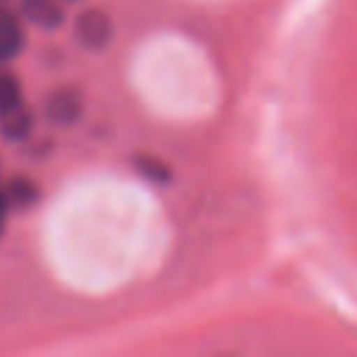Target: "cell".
Listing matches in <instances>:
<instances>
[{
	"mask_svg": "<svg viewBox=\"0 0 357 357\" xmlns=\"http://www.w3.org/2000/svg\"><path fill=\"white\" fill-rule=\"evenodd\" d=\"M11 206H8V201H6V195H3V187H0V234H3V229H6V212H8Z\"/></svg>",
	"mask_w": 357,
	"mask_h": 357,
	"instance_id": "9c48e42d",
	"label": "cell"
},
{
	"mask_svg": "<svg viewBox=\"0 0 357 357\" xmlns=\"http://www.w3.org/2000/svg\"><path fill=\"white\" fill-rule=\"evenodd\" d=\"M3 187V195H6V201H8V206L11 209H25V206H33L36 204V198H39V190H36V184L33 181H28V178H11L8 184H0Z\"/></svg>",
	"mask_w": 357,
	"mask_h": 357,
	"instance_id": "8992f818",
	"label": "cell"
},
{
	"mask_svg": "<svg viewBox=\"0 0 357 357\" xmlns=\"http://www.w3.org/2000/svg\"><path fill=\"white\" fill-rule=\"evenodd\" d=\"M22 14L28 22H33L36 28H47V31L64 22V11L59 0H22Z\"/></svg>",
	"mask_w": 357,
	"mask_h": 357,
	"instance_id": "277c9868",
	"label": "cell"
},
{
	"mask_svg": "<svg viewBox=\"0 0 357 357\" xmlns=\"http://www.w3.org/2000/svg\"><path fill=\"white\" fill-rule=\"evenodd\" d=\"M31 126H33V114L22 103H17L6 114H0V128H3V134L8 139H25L31 134Z\"/></svg>",
	"mask_w": 357,
	"mask_h": 357,
	"instance_id": "5b68a950",
	"label": "cell"
},
{
	"mask_svg": "<svg viewBox=\"0 0 357 357\" xmlns=\"http://www.w3.org/2000/svg\"><path fill=\"white\" fill-rule=\"evenodd\" d=\"M17 103H22L20 100V81H17L14 73H8V70L0 67V114H6L8 109H14Z\"/></svg>",
	"mask_w": 357,
	"mask_h": 357,
	"instance_id": "52a82bcc",
	"label": "cell"
},
{
	"mask_svg": "<svg viewBox=\"0 0 357 357\" xmlns=\"http://www.w3.org/2000/svg\"><path fill=\"white\" fill-rule=\"evenodd\" d=\"M134 165H137V170H139L148 181H159V184L170 181V167H167L165 162H159L156 156L142 153V156H137V159H134Z\"/></svg>",
	"mask_w": 357,
	"mask_h": 357,
	"instance_id": "ba28073f",
	"label": "cell"
},
{
	"mask_svg": "<svg viewBox=\"0 0 357 357\" xmlns=\"http://www.w3.org/2000/svg\"><path fill=\"white\" fill-rule=\"evenodd\" d=\"M25 45V31L17 14L8 8H0V64L11 61Z\"/></svg>",
	"mask_w": 357,
	"mask_h": 357,
	"instance_id": "3957f363",
	"label": "cell"
},
{
	"mask_svg": "<svg viewBox=\"0 0 357 357\" xmlns=\"http://www.w3.org/2000/svg\"><path fill=\"white\" fill-rule=\"evenodd\" d=\"M114 28H112V20L98 11V8H89V11H81L78 20H75V39L81 47L86 50H103L112 39Z\"/></svg>",
	"mask_w": 357,
	"mask_h": 357,
	"instance_id": "6da1fadb",
	"label": "cell"
},
{
	"mask_svg": "<svg viewBox=\"0 0 357 357\" xmlns=\"http://www.w3.org/2000/svg\"><path fill=\"white\" fill-rule=\"evenodd\" d=\"M81 95H78V89H73V86H59V89H53L50 95H47V100H45V114L53 120V123H59V126H67V123H75L78 117H81Z\"/></svg>",
	"mask_w": 357,
	"mask_h": 357,
	"instance_id": "7a4b0ae2",
	"label": "cell"
}]
</instances>
